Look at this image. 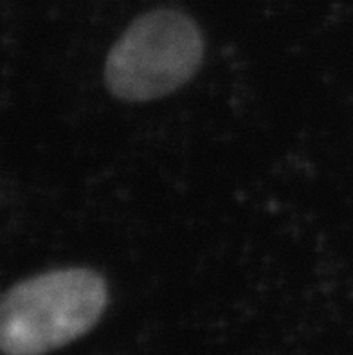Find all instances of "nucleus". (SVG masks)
Returning <instances> with one entry per match:
<instances>
[{"label":"nucleus","instance_id":"obj_1","mask_svg":"<svg viewBox=\"0 0 353 355\" xmlns=\"http://www.w3.org/2000/svg\"><path fill=\"white\" fill-rule=\"evenodd\" d=\"M108 303L105 278L67 267L22 279L0 303V347L6 355H42L89 332Z\"/></svg>","mask_w":353,"mask_h":355},{"label":"nucleus","instance_id":"obj_2","mask_svg":"<svg viewBox=\"0 0 353 355\" xmlns=\"http://www.w3.org/2000/svg\"><path fill=\"white\" fill-rule=\"evenodd\" d=\"M204 60L197 22L177 9H153L130 24L105 60V87L126 103H146L173 94Z\"/></svg>","mask_w":353,"mask_h":355}]
</instances>
